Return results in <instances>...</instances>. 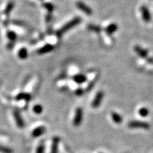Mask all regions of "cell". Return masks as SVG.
<instances>
[{"label": "cell", "mask_w": 153, "mask_h": 153, "mask_svg": "<svg viewBox=\"0 0 153 153\" xmlns=\"http://www.w3.org/2000/svg\"><path fill=\"white\" fill-rule=\"evenodd\" d=\"M82 22V19L79 16H76L73 19H72L71 21H70L68 23H67L66 24H65L62 28H60L58 31L57 32V36H62V34H64L65 32L70 30L71 28L73 27H75L76 26H77L78 24H79Z\"/></svg>", "instance_id": "cell-1"}, {"label": "cell", "mask_w": 153, "mask_h": 153, "mask_svg": "<svg viewBox=\"0 0 153 153\" xmlns=\"http://www.w3.org/2000/svg\"><path fill=\"white\" fill-rule=\"evenodd\" d=\"M129 128H143V129H149L150 126L148 123L143 121H139V120H132L128 124Z\"/></svg>", "instance_id": "cell-2"}, {"label": "cell", "mask_w": 153, "mask_h": 153, "mask_svg": "<svg viewBox=\"0 0 153 153\" xmlns=\"http://www.w3.org/2000/svg\"><path fill=\"white\" fill-rule=\"evenodd\" d=\"M82 120H83V110L80 107H78L75 111V115H74L73 120V125L75 127H78V126L81 125Z\"/></svg>", "instance_id": "cell-3"}, {"label": "cell", "mask_w": 153, "mask_h": 153, "mask_svg": "<svg viewBox=\"0 0 153 153\" xmlns=\"http://www.w3.org/2000/svg\"><path fill=\"white\" fill-rule=\"evenodd\" d=\"M76 7L81 10L82 12L85 13V14L87 15H91L92 14V9H91L90 7H89L88 6L85 4L82 1H77L76 4Z\"/></svg>", "instance_id": "cell-4"}, {"label": "cell", "mask_w": 153, "mask_h": 153, "mask_svg": "<svg viewBox=\"0 0 153 153\" xmlns=\"http://www.w3.org/2000/svg\"><path fill=\"white\" fill-rule=\"evenodd\" d=\"M140 11L141 14H142L143 19L144 20L145 22L149 23L151 21V14L149 9L146 6L143 5L140 7Z\"/></svg>", "instance_id": "cell-5"}, {"label": "cell", "mask_w": 153, "mask_h": 153, "mask_svg": "<svg viewBox=\"0 0 153 153\" xmlns=\"http://www.w3.org/2000/svg\"><path fill=\"white\" fill-rule=\"evenodd\" d=\"M104 92L103 91H99V92H97V94H96L94 99L93 100V102H92V106L93 108H98V107L100 106L101 103V101L103 100V98H104Z\"/></svg>", "instance_id": "cell-6"}, {"label": "cell", "mask_w": 153, "mask_h": 153, "mask_svg": "<svg viewBox=\"0 0 153 153\" xmlns=\"http://www.w3.org/2000/svg\"><path fill=\"white\" fill-rule=\"evenodd\" d=\"M60 138L59 137L55 136L53 138V143L51 145V153H57L58 151V145L60 143Z\"/></svg>", "instance_id": "cell-7"}, {"label": "cell", "mask_w": 153, "mask_h": 153, "mask_svg": "<svg viewBox=\"0 0 153 153\" xmlns=\"http://www.w3.org/2000/svg\"><path fill=\"white\" fill-rule=\"evenodd\" d=\"M45 131H46V128L44 126H38V127H37L32 131L31 135L33 137H38L43 135L45 132Z\"/></svg>", "instance_id": "cell-8"}, {"label": "cell", "mask_w": 153, "mask_h": 153, "mask_svg": "<svg viewBox=\"0 0 153 153\" xmlns=\"http://www.w3.org/2000/svg\"><path fill=\"white\" fill-rule=\"evenodd\" d=\"M134 50H135V53H136L140 57H143V58H146V57L148 56V51H147L146 50L143 49V48H141L140 46H139V45H135V48H134Z\"/></svg>", "instance_id": "cell-9"}, {"label": "cell", "mask_w": 153, "mask_h": 153, "mask_svg": "<svg viewBox=\"0 0 153 153\" xmlns=\"http://www.w3.org/2000/svg\"><path fill=\"white\" fill-rule=\"evenodd\" d=\"M14 116L15 120H16V123L17 124V126H18V127L21 128H24V120L22 119V118L21 117L20 114H19L18 111H14Z\"/></svg>", "instance_id": "cell-10"}, {"label": "cell", "mask_w": 153, "mask_h": 153, "mask_svg": "<svg viewBox=\"0 0 153 153\" xmlns=\"http://www.w3.org/2000/svg\"><path fill=\"white\" fill-rule=\"evenodd\" d=\"M118 30V25L116 24H111L108 25L107 27L105 28V31L108 35H111V34L114 33L116 30Z\"/></svg>", "instance_id": "cell-11"}, {"label": "cell", "mask_w": 153, "mask_h": 153, "mask_svg": "<svg viewBox=\"0 0 153 153\" xmlns=\"http://www.w3.org/2000/svg\"><path fill=\"white\" fill-rule=\"evenodd\" d=\"M73 80L77 84H82L87 80V76L83 74H78L73 76Z\"/></svg>", "instance_id": "cell-12"}, {"label": "cell", "mask_w": 153, "mask_h": 153, "mask_svg": "<svg viewBox=\"0 0 153 153\" xmlns=\"http://www.w3.org/2000/svg\"><path fill=\"white\" fill-rule=\"evenodd\" d=\"M111 118L114 123L118 124L122 123V121H123V118H122V116L116 112L111 113Z\"/></svg>", "instance_id": "cell-13"}, {"label": "cell", "mask_w": 153, "mask_h": 153, "mask_svg": "<svg viewBox=\"0 0 153 153\" xmlns=\"http://www.w3.org/2000/svg\"><path fill=\"white\" fill-rule=\"evenodd\" d=\"M53 45H51V44H48V45H45V46L42 48L41 49L39 50L38 53L40 54H44V53H47L51 52V51H53Z\"/></svg>", "instance_id": "cell-14"}, {"label": "cell", "mask_w": 153, "mask_h": 153, "mask_svg": "<svg viewBox=\"0 0 153 153\" xmlns=\"http://www.w3.org/2000/svg\"><path fill=\"white\" fill-rule=\"evenodd\" d=\"M88 29L91 30V31L97 32V33H99L101 30V28L98 25L96 24H89L87 26Z\"/></svg>", "instance_id": "cell-15"}, {"label": "cell", "mask_w": 153, "mask_h": 153, "mask_svg": "<svg viewBox=\"0 0 153 153\" xmlns=\"http://www.w3.org/2000/svg\"><path fill=\"white\" fill-rule=\"evenodd\" d=\"M149 111L148 108H147L146 107H143V108H140L138 111V114L140 116H142V117H146V116H148L149 115Z\"/></svg>", "instance_id": "cell-16"}, {"label": "cell", "mask_w": 153, "mask_h": 153, "mask_svg": "<svg viewBox=\"0 0 153 153\" xmlns=\"http://www.w3.org/2000/svg\"><path fill=\"white\" fill-rule=\"evenodd\" d=\"M0 152L2 153H13V150L8 148V147H5L0 145Z\"/></svg>", "instance_id": "cell-17"}, {"label": "cell", "mask_w": 153, "mask_h": 153, "mask_svg": "<svg viewBox=\"0 0 153 153\" xmlns=\"http://www.w3.org/2000/svg\"><path fill=\"white\" fill-rule=\"evenodd\" d=\"M33 111L34 113H36V114H41L42 111H43V106L40 104H37L36 106H33Z\"/></svg>", "instance_id": "cell-18"}, {"label": "cell", "mask_w": 153, "mask_h": 153, "mask_svg": "<svg viewBox=\"0 0 153 153\" xmlns=\"http://www.w3.org/2000/svg\"><path fill=\"white\" fill-rule=\"evenodd\" d=\"M19 57H21L22 59L26 58V56H27V51H26V50L24 49V48L21 49L20 51H19Z\"/></svg>", "instance_id": "cell-19"}, {"label": "cell", "mask_w": 153, "mask_h": 153, "mask_svg": "<svg viewBox=\"0 0 153 153\" xmlns=\"http://www.w3.org/2000/svg\"><path fill=\"white\" fill-rule=\"evenodd\" d=\"M44 152H45V145L43 142H42L36 149V153H44Z\"/></svg>", "instance_id": "cell-20"}, {"label": "cell", "mask_w": 153, "mask_h": 153, "mask_svg": "<svg viewBox=\"0 0 153 153\" xmlns=\"http://www.w3.org/2000/svg\"><path fill=\"white\" fill-rule=\"evenodd\" d=\"M43 5L44 6V7H45V8H46L48 10L50 11V12H51V11L53 10V9H54L53 5L51 3H45V4H43Z\"/></svg>", "instance_id": "cell-21"}, {"label": "cell", "mask_w": 153, "mask_h": 153, "mask_svg": "<svg viewBox=\"0 0 153 153\" xmlns=\"http://www.w3.org/2000/svg\"><path fill=\"white\" fill-rule=\"evenodd\" d=\"M83 93H84V91L82 89H76L75 91V94L77 96H81L83 94Z\"/></svg>", "instance_id": "cell-22"}]
</instances>
